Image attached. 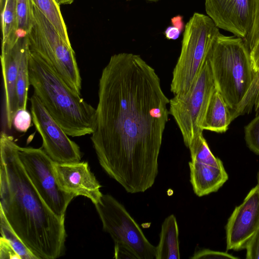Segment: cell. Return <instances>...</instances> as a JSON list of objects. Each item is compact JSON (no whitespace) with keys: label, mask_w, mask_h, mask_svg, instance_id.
Here are the masks:
<instances>
[{"label":"cell","mask_w":259,"mask_h":259,"mask_svg":"<svg viewBox=\"0 0 259 259\" xmlns=\"http://www.w3.org/2000/svg\"><path fill=\"white\" fill-rule=\"evenodd\" d=\"M169 103L155 69L140 55L110 57L99 79L91 139L103 169L129 193L155 183Z\"/></svg>","instance_id":"6da1fadb"},{"label":"cell","mask_w":259,"mask_h":259,"mask_svg":"<svg viewBox=\"0 0 259 259\" xmlns=\"http://www.w3.org/2000/svg\"><path fill=\"white\" fill-rule=\"evenodd\" d=\"M18 145L4 132L0 139V210L37 259H55L64 252L65 219L42 200L19 159Z\"/></svg>","instance_id":"7a4b0ae2"},{"label":"cell","mask_w":259,"mask_h":259,"mask_svg":"<svg viewBox=\"0 0 259 259\" xmlns=\"http://www.w3.org/2000/svg\"><path fill=\"white\" fill-rule=\"evenodd\" d=\"M207 59L215 88L230 109L232 121L259 104V71L253 68L250 51L243 38L220 33Z\"/></svg>","instance_id":"3957f363"},{"label":"cell","mask_w":259,"mask_h":259,"mask_svg":"<svg viewBox=\"0 0 259 259\" xmlns=\"http://www.w3.org/2000/svg\"><path fill=\"white\" fill-rule=\"evenodd\" d=\"M28 68L34 94L65 133L73 137L91 135L95 128L96 109L30 51Z\"/></svg>","instance_id":"277c9868"},{"label":"cell","mask_w":259,"mask_h":259,"mask_svg":"<svg viewBox=\"0 0 259 259\" xmlns=\"http://www.w3.org/2000/svg\"><path fill=\"white\" fill-rule=\"evenodd\" d=\"M221 33L207 15L194 13L184 27L180 56L172 71L170 91L186 92L198 76L210 49Z\"/></svg>","instance_id":"5b68a950"},{"label":"cell","mask_w":259,"mask_h":259,"mask_svg":"<svg viewBox=\"0 0 259 259\" xmlns=\"http://www.w3.org/2000/svg\"><path fill=\"white\" fill-rule=\"evenodd\" d=\"M104 231L114 242L115 258L153 259L156 246L145 237L124 206L110 194L94 204Z\"/></svg>","instance_id":"8992f818"},{"label":"cell","mask_w":259,"mask_h":259,"mask_svg":"<svg viewBox=\"0 0 259 259\" xmlns=\"http://www.w3.org/2000/svg\"><path fill=\"white\" fill-rule=\"evenodd\" d=\"M33 11V24L26 35L30 51L41 58L73 90L81 94V77L73 48L34 5Z\"/></svg>","instance_id":"52a82bcc"},{"label":"cell","mask_w":259,"mask_h":259,"mask_svg":"<svg viewBox=\"0 0 259 259\" xmlns=\"http://www.w3.org/2000/svg\"><path fill=\"white\" fill-rule=\"evenodd\" d=\"M216 89L211 68L207 59L194 83L185 93L169 100V113L180 130L188 148L201 135V125L210 99Z\"/></svg>","instance_id":"ba28073f"},{"label":"cell","mask_w":259,"mask_h":259,"mask_svg":"<svg viewBox=\"0 0 259 259\" xmlns=\"http://www.w3.org/2000/svg\"><path fill=\"white\" fill-rule=\"evenodd\" d=\"M19 159L39 195L58 217L65 219L67 208L74 195L59 186L54 171V161L42 148L18 146Z\"/></svg>","instance_id":"9c48e42d"},{"label":"cell","mask_w":259,"mask_h":259,"mask_svg":"<svg viewBox=\"0 0 259 259\" xmlns=\"http://www.w3.org/2000/svg\"><path fill=\"white\" fill-rule=\"evenodd\" d=\"M30 101L32 121L41 137V148L46 153L54 162H80L81 155L78 145L69 138L34 93Z\"/></svg>","instance_id":"30bf717a"},{"label":"cell","mask_w":259,"mask_h":259,"mask_svg":"<svg viewBox=\"0 0 259 259\" xmlns=\"http://www.w3.org/2000/svg\"><path fill=\"white\" fill-rule=\"evenodd\" d=\"M188 148L190 180L194 193L202 197L218 191L228 180L221 160L212 154L203 134Z\"/></svg>","instance_id":"8fae6325"},{"label":"cell","mask_w":259,"mask_h":259,"mask_svg":"<svg viewBox=\"0 0 259 259\" xmlns=\"http://www.w3.org/2000/svg\"><path fill=\"white\" fill-rule=\"evenodd\" d=\"M256 0H205L207 15L220 29L246 40L251 30Z\"/></svg>","instance_id":"7c38bea8"},{"label":"cell","mask_w":259,"mask_h":259,"mask_svg":"<svg viewBox=\"0 0 259 259\" xmlns=\"http://www.w3.org/2000/svg\"><path fill=\"white\" fill-rule=\"evenodd\" d=\"M259 228V187L252 188L234 209L225 227L226 249L236 251L245 246Z\"/></svg>","instance_id":"4fadbf2b"},{"label":"cell","mask_w":259,"mask_h":259,"mask_svg":"<svg viewBox=\"0 0 259 259\" xmlns=\"http://www.w3.org/2000/svg\"><path fill=\"white\" fill-rule=\"evenodd\" d=\"M28 46L27 36L11 37L2 42L1 65L7 127L11 129L17 110L16 85L23 53Z\"/></svg>","instance_id":"5bb4252c"},{"label":"cell","mask_w":259,"mask_h":259,"mask_svg":"<svg viewBox=\"0 0 259 259\" xmlns=\"http://www.w3.org/2000/svg\"><path fill=\"white\" fill-rule=\"evenodd\" d=\"M53 167L57 182L63 191L75 197H86L94 204L100 201L103 195L100 191L101 186L87 162H54Z\"/></svg>","instance_id":"9a60e30c"},{"label":"cell","mask_w":259,"mask_h":259,"mask_svg":"<svg viewBox=\"0 0 259 259\" xmlns=\"http://www.w3.org/2000/svg\"><path fill=\"white\" fill-rule=\"evenodd\" d=\"M231 121L230 109L216 89L209 100L202 128L216 133H224L227 130Z\"/></svg>","instance_id":"2e32d148"},{"label":"cell","mask_w":259,"mask_h":259,"mask_svg":"<svg viewBox=\"0 0 259 259\" xmlns=\"http://www.w3.org/2000/svg\"><path fill=\"white\" fill-rule=\"evenodd\" d=\"M159 241L156 246V259L180 258L179 228L174 214L168 216L161 225Z\"/></svg>","instance_id":"e0dca14e"},{"label":"cell","mask_w":259,"mask_h":259,"mask_svg":"<svg viewBox=\"0 0 259 259\" xmlns=\"http://www.w3.org/2000/svg\"><path fill=\"white\" fill-rule=\"evenodd\" d=\"M33 5L42 13L51 23L60 37L71 46L67 27L63 18L60 5L56 0H31Z\"/></svg>","instance_id":"ac0fdd59"},{"label":"cell","mask_w":259,"mask_h":259,"mask_svg":"<svg viewBox=\"0 0 259 259\" xmlns=\"http://www.w3.org/2000/svg\"><path fill=\"white\" fill-rule=\"evenodd\" d=\"M28 46L24 51L20 61L16 85L17 110L26 109L28 92L30 84L28 61Z\"/></svg>","instance_id":"d6986e66"},{"label":"cell","mask_w":259,"mask_h":259,"mask_svg":"<svg viewBox=\"0 0 259 259\" xmlns=\"http://www.w3.org/2000/svg\"><path fill=\"white\" fill-rule=\"evenodd\" d=\"M0 220L1 237L8 241L21 259H37L11 227L1 210Z\"/></svg>","instance_id":"ffe728a7"},{"label":"cell","mask_w":259,"mask_h":259,"mask_svg":"<svg viewBox=\"0 0 259 259\" xmlns=\"http://www.w3.org/2000/svg\"><path fill=\"white\" fill-rule=\"evenodd\" d=\"M1 12L3 42L10 37L19 36L16 0H6Z\"/></svg>","instance_id":"44dd1931"},{"label":"cell","mask_w":259,"mask_h":259,"mask_svg":"<svg viewBox=\"0 0 259 259\" xmlns=\"http://www.w3.org/2000/svg\"><path fill=\"white\" fill-rule=\"evenodd\" d=\"M18 31L21 37L25 36L30 31L34 21L33 5L31 0H16Z\"/></svg>","instance_id":"7402d4cb"},{"label":"cell","mask_w":259,"mask_h":259,"mask_svg":"<svg viewBox=\"0 0 259 259\" xmlns=\"http://www.w3.org/2000/svg\"><path fill=\"white\" fill-rule=\"evenodd\" d=\"M244 133L248 147L259 155V114L245 127Z\"/></svg>","instance_id":"603a6c76"},{"label":"cell","mask_w":259,"mask_h":259,"mask_svg":"<svg viewBox=\"0 0 259 259\" xmlns=\"http://www.w3.org/2000/svg\"><path fill=\"white\" fill-rule=\"evenodd\" d=\"M32 117L31 113L26 109H18L13 117V126L18 132L25 133L31 126Z\"/></svg>","instance_id":"cb8c5ba5"},{"label":"cell","mask_w":259,"mask_h":259,"mask_svg":"<svg viewBox=\"0 0 259 259\" xmlns=\"http://www.w3.org/2000/svg\"><path fill=\"white\" fill-rule=\"evenodd\" d=\"M245 41L249 51L259 42V0H256L251 30L249 36Z\"/></svg>","instance_id":"d4e9b609"},{"label":"cell","mask_w":259,"mask_h":259,"mask_svg":"<svg viewBox=\"0 0 259 259\" xmlns=\"http://www.w3.org/2000/svg\"><path fill=\"white\" fill-rule=\"evenodd\" d=\"M191 259L230 258L237 259L238 257L226 252L215 251L209 249H203L195 251Z\"/></svg>","instance_id":"484cf974"},{"label":"cell","mask_w":259,"mask_h":259,"mask_svg":"<svg viewBox=\"0 0 259 259\" xmlns=\"http://www.w3.org/2000/svg\"><path fill=\"white\" fill-rule=\"evenodd\" d=\"M245 249L247 259H259V228L248 240Z\"/></svg>","instance_id":"4316f807"},{"label":"cell","mask_w":259,"mask_h":259,"mask_svg":"<svg viewBox=\"0 0 259 259\" xmlns=\"http://www.w3.org/2000/svg\"><path fill=\"white\" fill-rule=\"evenodd\" d=\"M0 258L21 259L8 241L2 237L0 241Z\"/></svg>","instance_id":"83f0119b"},{"label":"cell","mask_w":259,"mask_h":259,"mask_svg":"<svg viewBox=\"0 0 259 259\" xmlns=\"http://www.w3.org/2000/svg\"><path fill=\"white\" fill-rule=\"evenodd\" d=\"M182 30V28L172 25L166 28L164 34L167 39L175 40L179 37Z\"/></svg>","instance_id":"f1b7e54d"},{"label":"cell","mask_w":259,"mask_h":259,"mask_svg":"<svg viewBox=\"0 0 259 259\" xmlns=\"http://www.w3.org/2000/svg\"><path fill=\"white\" fill-rule=\"evenodd\" d=\"M252 66L255 71H259V42L250 51Z\"/></svg>","instance_id":"f546056e"},{"label":"cell","mask_w":259,"mask_h":259,"mask_svg":"<svg viewBox=\"0 0 259 259\" xmlns=\"http://www.w3.org/2000/svg\"><path fill=\"white\" fill-rule=\"evenodd\" d=\"M56 1L60 6L61 5L71 4L74 1V0H56Z\"/></svg>","instance_id":"4dcf8cb0"},{"label":"cell","mask_w":259,"mask_h":259,"mask_svg":"<svg viewBox=\"0 0 259 259\" xmlns=\"http://www.w3.org/2000/svg\"><path fill=\"white\" fill-rule=\"evenodd\" d=\"M257 184L258 185V186L259 187V170H258V172L257 175Z\"/></svg>","instance_id":"1f68e13d"},{"label":"cell","mask_w":259,"mask_h":259,"mask_svg":"<svg viewBox=\"0 0 259 259\" xmlns=\"http://www.w3.org/2000/svg\"><path fill=\"white\" fill-rule=\"evenodd\" d=\"M127 1H130V0H127ZM146 1H149V2H157L160 0H146Z\"/></svg>","instance_id":"d6a6232c"},{"label":"cell","mask_w":259,"mask_h":259,"mask_svg":"<svg viewBox=\"0 0 259 259\" xmlns=\"http://www.w3.org/2000/svg\"><path fill=\"white\" fill-rule=\"evenodd\" d=\"M0 1H1V2H5L6 0H0Z\"/></svg>","instance_id":"836d02e7"}]
</instances>
